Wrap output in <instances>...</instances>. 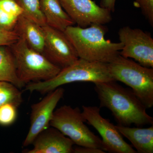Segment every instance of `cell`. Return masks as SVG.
<instances>
[{
    "mask_svg": "<svg viewBox=\"0 0 153 153\" xmlns=\"http://www.w3.org/2000/svg\"><path fill=\"white\" fill-rule=\"evenodd\" d=\"M108 29L103 25L94 24L86 27L69 26L64 31L79 58L91 61L110 63L123 47L121 42L106 40Z\"/></svg>",
    "mask_w": 153,
    "mask_h": 153,
    "instance_id": "obj_2",
    "label": "cell"
},
{
    "mask_svg": "<svg viewBox=\"0 0 153 153\" xmlns=\"http://www.w3.org/2000/svg\"><path fill=\"white\" fill-rule=\"evenodd\" d=\"M33 148L25 151L27 153H71L74 143L53 127L41 132L32 143Z\"/></svg>",
    "mask_w": 153,
    "mask_h": 153,
    "instance_id": "obj_12",
    "label": "cell"
},
{
    "mask_svg": "<svg viewBox=\"0 0 153 153\" xmlns=\"http://www.w3.org/2000/svg\"><path fill=\"white\" fill-rule=\"evenodd\" d=\"M86 122L79 108L64 105L55 110L50 126L60 131L74 145L105 151L101 139L89 129L85 124Z\"/></svg>",
    "mask_w": 153,
    "mask_h": 153,
    "instance_id": "obj_6",
    "label": "cell"
},
{
    "mask_svg": "<svg viewBox=\"0 0 153 153\" xmlns=\"http://www.w3.org/2000/svg\"><path fill=\"white\" fill-rule=\"evenodd\" d=\"M23 11L22 16L41 27L47 25L40 0H15Z\"/></svg>",
    "mask_w": 153,
    "mask_h": 153,
    "instance_id": "obj_17",
    "label": "cell"
},
{
    "mask_svg": "<svg viewBox=\"0 0 153 153\" xmlns=\"http://www.w3.org/2000/svg\"><path fill=\"white\" fill-rule=\"evenodd\" d=\"M74 153H104L105 151L99 149H96L88 147L78 146L74 148L73 149Z\"/></svg>",
    "mask_w": 153,
    "mask_h": 153,
    "instance_id": "obj_24",
    "label": "cell"
},
{
    "mask_svg": "<svg viewBox=\"0 0 153 153\" xmlns=\"http://www.w3.org/2000/svg\"><path fill=\"white\" fill-rule=\"evenodd\" d=\"M114 80L108 63L91 61L78 58L74 63L61 69L55 77L47 81L30 82L25 85V90L47 94L65 84L76 82L94 83Z\"/></svg>",
    "mask_w": 153,
    "mask_h": 153,
    "instance_id": "obj_3",
    "label": "cell"
},
{
    "mask_svg": "<svg viewBox=\"0 0 153 153\" xmlns=\"http://www.w3.org/2000/svg\"><path fill=\"white\" fill-rule=\"evenodd\" d=\"M0 81L10 82L19 89L25 86L17 75L16 60L10 46H0Z\"/></svg>",
    "mask_w": 153,
    "mask_h": 153,
    "instance_id": "obj_16",
    "label": "cell"
},
{
    "mask_svg": "<svg viewBox=\"0 0 153 153\" xmlns=\"http://www.w3.org/2000/svg\"><path fill=\"white\" fill-rule=\"evenodd\" d=\"M23 101L22 93L18 88L10 82L0 81V106L11 103L19 107Z\"/></svg>",
    "mask_w": 153,
    "mask_h": 153,
    "instance_id": "obj_18",
    "label": "cell"
},
{
    "mask_svg": "<svg viewBox=\"0 0 153 153\" xmlns=\"http://www.w3.org/2000/svg\"><path fill=\"white\" fill-rule=\"evenodd\" d=\"M116 0H101L100 6L106 9L111 13H114L115 11V5Z\"/></svg>",
    "mask_w": 153,
    "mask_h": 153,
    "instance_id": "obj_25",
    "label": "cell"
},
{
    "mask_svg": "<svg viewBox=\"0 0 153 153\" xmlns=\"http://www.w3.org/2000/svg\"><path fill=\"white\" fill-rule=\"evenodd\" d=\"M10 47L16 60L17 75L25 85L49 80L61 70L43 54L29 47L23 38H20Z\"/></svg>",
    "mask_w": 153,
    "mask_h": 153,
    "instance_id": "obj_5",
    "label": "cell"
},
{
    "mask_svg": "<svg viewBox=\"0 0 153 153\" xmlns=\"http://www.w3.org/2000/svg\"><path fill=\"white\" fill-rule=\"evenodd\" d=\"M20 38L14 31H7L0 28V46H10Z\"/></svg>",
    "mask_w": 153,
    "mask_h": 153,
    "instance_id": "obj_23",
    "label": "cell"
},
{
    "mask_svg": "<svg viewBox=\"0 0 153 153\" xmlns=\"http://www.w3.org/2000/svg\"><path fill=\"white\" fill-rule=\"evenodd\" d=\"M94 84L100 107L111 111L118 125H153V118L147 113V108L131 89L123 87L115 80Z\"/></svg>",
    "mask_w": 153,
    "mask_h": 153,
    "instance_id": "obj_1",
    "label": "cell"
},
{
    "mask_svg": "<svg viewBox=\"0 0 153 153\" xmlns=\"http://www.w3.org/2000/svg\"><path fill=\"white\" fill-rule=\"evenodd\" d=\"M64 91L63 88H57L47 93L41 101L31 105L30 127L23 143L24 146L32 144L36 137L50 126L53 113Z\"/></svg>",
    "mask_w": 153,
    "mask_h": 153,
    "instance_id": "obj_10",
    "label": "cell"
},
{
    "mask_svg": "<svg viewBox=\"0 0 153 153\" xmlns=\"http://www.w3.org/2000/svg\"><path fill=\"white\" fill-rule=\"evenodd\" d=\"M13 31L25 40L29 47L42 54L44 44L42 27L21 15L17 19Z\"/></svg>",
    "mask_w": 153,
    "mask_h": 153,
    "instance_id": "obj_13",
    "label": "cell"
},
{
    "mask_svg": "<svg viewBox=\"0 0 153 153\" xmlns=\"http://www.w3.org/2000/svg\"><path fill=\"white\" fill-rule=\"evenodd\" d=\"M47 25L64 32L75 24L63 10L59 0H40Z\"/></svg>",
    "mask_w": 153,
    "mask_h": 153,
    "instance_id": "obj_15",
    "label": "cell"
},
{
    "mask_svg": "<svg viewBox=\"0 0 153 153\" xmlns=\"http://www.w3.org/2000/svg\"><path fill=\"white\" fill-rule=\"evenodd\" d=\"M18 18L0 10V28L7 31H13Z\"/></svg>",
    "mask_w": 153,
    "mask_h": 153,
    "instance_id": "obj_22",
    "label": "cell"
},
{
    "mask_svg": "<svg viewBox=\"0 0 153 153\" xmlns=\"http://www.w3.org/2000/svg\"><path fill=\"white\" fill-rule=\"evenodd\" d=\"M118 34L123 45L121 56L132 58L145 67L153 68V39L150 33L126 26L120 28Z\"/></svg>",
    "mask_w": 153,
    "mask_h": 153,
    "instance_id": "obj_7",
    "label": "cell"
},
{
    "mask_svg": "<svg viewBox=\"0 0 153 153\" xmlns=\"http://www.w3.org/2000/svg\"><path fill=\"white\" fill-rule=\"evenodd\" d=\"M134 5L140 8L151 26H153V0H135Z\"/></svg>",
    "mask_w": 153,
    "mask_h": 153,
    "instance_id": "obj_20",
    "label": "cell"
},
{
    "mask_svg": "<svg viewBox=\"0 0 153 153\" xmlns=\"http://www.w3.org/2000/svg\"><path fill=\"white\" fill-rule=\"evenodd\" d=\"M74 24L85 28L92 24L105 25L112 20L111 13L92 0H59Z\"/></svg>",
    "mask_w": 153,
    "mask_h": 153,
    "instance_id": "obj_11",
    "label": "cell"
},
{
    "mask_svg": "<svg viewBox=\"0 0 153 153\" xmlns=\"http://www.w3.org/2000/svg\"><path fill=\"white\" fill-rule=\"evenodd\" d=\"M113 79L129 86L146 108L153 106V68L118 55L108 63Z\"/></svg>",
    "mask_w": 153,
    "mask_h": 153,
    "instance_id": "obj_4",
    "label": "cell"
},
{
    "mask_svg": "<svg viewBox=\"0 0 153 153\" xmlns=\"http://www.w3.org/2000/svg\"><path fill=\"white\" fill-rule=\"evenodd\" d=\"M42 27L44 34L42 54L51 63L62 69L79 58L76 50L64 32L48 25Z\"/></svg>",
    "mask_w": 153,
    "mask_h": 153,
    "instance_id": "obj_9",
    "label": "cell"
},
{
    "mask_svg": "<svg viewBox=\"0 0 153 153\" xmlns=\"http://www.w3.org/2000/svg\"><path fill=\"white\" fill-rule=\"evenodd\" d=\"M17 107L11 103L0 106V125L7 126L13 124L18 116Z\"/></svg>",
    "mask_w": 153,
    "mask_h": 153,
    "instance_id": "obj_19",
    "label": "cell"
},
{
    "mask_svg": "<svg viewBox=\"0 0 153 153\" xmlns=\"http://www.w3.org/2000/svg\"><path fill=\"white\" fill-rule=\"evenodd\" d=\"M0 10L11 16L19 17L23 11L15 0H0Z\"/></svg>",
    "mask_w": 153,
    "mask_h": 153,
    "instance_id": "obj_21",
    "label": "cell"
},
{
    "mask_svg": "<svg viewBox=\"0 0 153 153\" xmlns=\"http://www.w3.org/2000/svg\"><path fill=\"white\" fill-rule=\"evenodd\" d=\"M82 114L89 125L97 131L102 138L104 150L112 153H136L123 139L116 126L102 116L100 108L95 106H82Z\"/></svg>",
    "mask_w": 153,
    "mask_h": 153,
    "instance_id": "obj_8",
    "label": "cell"
},
{
    "mask_svg": "<svg viewBox=\"0 0 153 153\" xmlns=\"http://www.w3.org/2000/svg\"><path fill=\"white\" fill-rule=\"evenodd\" d=\"M121 134L126 138L137 153H153V126L147 128L116 125Z\"/></svg>",
    "mask_w": 153,
    "mask_h": 153,
    "instance_id": "obj_14",
    "label": "cell"
}]
</instances>
